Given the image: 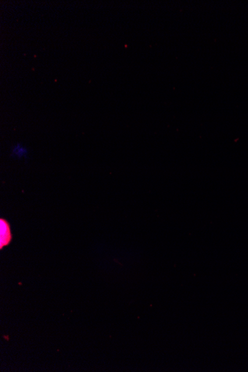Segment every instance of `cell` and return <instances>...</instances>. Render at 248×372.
I'll return each instance as SVG.
<instances>
[{
	"mask_svg": "<svg viewBox=\"0 0 248 372\" xmlns=\"http://www.w3.org/2000/svg\"><path fill=\"white\" fill-rule=\"evenodd\" d=\"M12 240L11 226L5 219H0V249L8 245Z\"/></svg>",
	"mask_w": 248,
	"mask_h": 372,
	"instance_id": "obj_1",
	"label": "cell"
}]
</instances>
